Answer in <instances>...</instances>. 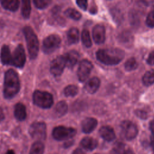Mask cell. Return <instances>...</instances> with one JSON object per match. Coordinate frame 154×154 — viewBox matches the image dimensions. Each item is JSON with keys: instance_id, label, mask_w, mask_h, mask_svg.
I'll use <instances>...</instances> for the list:
<instances>
[{"instance_id": "6da1fadb", "label": "cell", "mask_w": 154, "mask_h": 154, "mask_svg": "<svg viewBox=\"0 0 154 154\" xmlns=\"http://www.w3.org/2000/svg\"><path fill=\"white\" fill-rule=\"evenodd\" d=\"M97 60L100 63L108 66L120 63L125 57L124 51L118 48L100 49L96 54Z\"/></svg>"}, {"instance_id": "7a4b0ae2", "label": "cell", "mask_w": 154, "mask_h": 154, "mask_svg": "<svg viewBox=\"0 0 154 154\" xmlns=\"http://www.w3.org/2000/svg\"><path fill=\"white\" fill-rule=\"evenodd\" d=\"M20 90V81L16 71L8 70L4 75V96L6 99L13 97Z\"/></svg>"}, {"instance_id": "3957f363", "label": "cell", "mask_w": 154, "mask_h": 154, "mask_svg": "<svg viewBox=\"0 0 154 154\" xmlns=\"http://www.w3.org/2000/svg\"><path fill=\"white\" fill-rule=\"evenodd\" d=\"M23 31L25 37L29 57L31 59H35L38 55L39 49V43L37 37L30 26H25L23 29Z\"/></svg>"}, {"instance_id": "277c9868", "label": "cell", "mask_w": 154, "mask_h": 154, "mask_svg": "<svg viewBox=\"0 0 154 154\" xmlns=\"http://www.w3.org/2000/svg\"><path fill=\"white\" fill-rule=\"evenodd\" d=\"M32 99L35 105L42 108H49L54 103L52 95L45 91H35L32 95Z\"/></svg>"}, {"instance_id": "5b68a950", "label": "cell", "mask_w": 154, "mask_h": 154, "mask_svg": "<svg viewBox=\"0 0 154 154\" xmlns=\"http://www.w3.org/2000/svg\"><path fill=\"white\" fill-rule=\"evenodd\" d=\"M76 134V130L71 127L58 126L52 131V137L57 141L67 140L73 138Z\"/></svg>"}, {"instance_id": "8992f818", "label": "cell", "mask_w": 154, "mask_h": 154, "mask_svg": "<svg viewBox=\"0 0 154 154\" xmlns=\"http://www.w3.org/2000/svg\"><path fill=\"white\" fill-rule=\"evenodd\" d=\"M30 136L37 141H42L46 138V125L44 122H35L29 128Z\"/></svg>"}, {"instance_id": "52a82bcc", "label": "cell", "mask_w": 154, "mask_h": 154, "mask_svg": "<svg viewBox=\"0 0 154 154\" xmlns=\"http://www.w3.org/2000/svg\"><path fill=\"white\" fill-rule=\"evenodd\" d=\"M61 38L57 34H51L43 41L42 49L45 54H51L58 49L61 44Z\"/></svg>"}, {"instance_id": "ba28073f", "label": "cell", "mask_w": 154, "mask_h": 154, "mask_svg": "<svg viewBox=\"0 0 154 154\" xmlns=\"http://www.w3.org/2000/svg\"><path fill=\"white\" fill-rule=\"evenodd\" d=\"M122 136L126 140L134 139L138 132V128L135 124L129 120H125L120 125Z\"/></svg>"}, {"instance_id": "9c48e42d", "label": "cell", "mask_w": 154, "mask_h": 154, "mask_svg": "<svg viewBox=\"0 0 154 154\" xmlns=\"http://www.w3.org/2000/svg\"><path fill=\"white\" fill-rule=\"evenodd\" d=\"M26 61L25 50L22 45H19L11 55V65L17 67H22Z\"/></svg>"}, {"instance_id": "30bf717a", "label": "cell", "mask_w": 154, "mask_h": 154, "mask_svg": "<svg viewBox=\"0 0 154 154\" xmlns=\"http://www.w3.org/2000/svg\"><path fill=\"white\" fill-rule=\"evenodd\" d=\"M93 68V65L91 61L86 59L81 60L77 72L78 79L81 82H84L89 76Z\"/></svg>"}, {"instance_id": "8fae6325", "label": "cell", "mask_w": 154, "mask_h": 154, "mask_svg": "<svg viewBox=\"0 0 154 154\" xmlns=\"http://www.w3.org/2000/svg\"><path fill=\"white\" fill-rule=\"evenodd\" d=\"M65 66H66V63L64 55L58 56L54 59L51 63V73L55 76H60L62 74Z\"/></svg>"}, {"instance_id": "7c38bea8", "label": "cell", "mask_w": 154, "mask_h": 154, "mask_svg": "<svg viewBox=\"0 0 154 154\" xmlns=\"http://www.w3.org/2000/svg\"><path fill=\"white\" fill-rule=\"evenodd\" d=\"M93 38L96 44L103 43L106 38L105 28L103 25H96L92 30Z\"/></svg>"}, {"instance_id": "4fadbf2b", "label": "cell", "mask_w": 154, "mask_h": 154, "mask_svg": "<svg viewBox=\"0 0 154 154\" xmlns=\"http://www.w3.org/2000/svg\"><path fill=\"white\" fill-rule=\"evenodd\" d=\"M97 126V120L93 117H87L81 122V128L83 132L90 134L93 132Z\"/></svg>"}, {"instance_id": "5bb4252c", "label": "cell", "mask_w": 154, "mask_h": 154, "mask_svg": "<svg viewBox=\"0 0 154 154\" xmlns=\"http://www.w3.org/2000/svg\"><path fill=\"white\" fill-rule=\"evenodd\" d=\"M100 136L105 141L110 142L116 138V133L114 129L109 126H103L99 131Z\"/></svg>"}, {"instance_id": "9a60e30c", "label": "cell", "mask_w": 154, "mask_h": 154, "mask_svg": "<svg viewBox=\"0 0 154 154\" xmlns=\"http://www.w3.org/2000/svg\"><path fill=\"white\" fill-rule=\"evenodd\" d=\"M109 154H135L129 146L123 143H117L110 151Z\"/></svg>"}, {"instance_id": "2e32d148", "label": "cell", "mask_w": 154, "mask_h": 154, "mask_svg": "<svg viewBox=\"0 0 154 154\" xmlns=\"http://www.w3.org/2000/svg\"><path fill=\"white\" fill-rule=\"evenodd\" d=\"M100 84V79L97 77H93L87 81L85 84L84 88L88 93L93 94L99 89Z\"/></svg>"}, {"instance_id": "e0dca14e", "label": "cell", "mask_w": 154, "mask_h": 154, "mask_svg": "<svg viewBox=\"0 0 154 154\" xmlns=\"http://www.w3.org/2000/svg\"><path fill=\"white\" fill-rule=\"evenodd\" d=\"M64 57L65 58L66 66L69 68H72L78 61L79 54L77 51L72 50L64 54Z\"/></svg>"}, {"instance_id": "ac0fdd59", "label": "cell", "mask_w": 154, "mask_h": 154, "mask_svg": "<svg viewBox=\"0 0 154 154\" xmlns=\"http://www.w3.org/2000/svg\"><path fill=\"white\" fill-rule=\"evenodd\" d=\"M80 144L83 148L88 150H93L97 147L98 142L96 139L92 137H85L81 140Z\"/></svg>"}, {"instance_id": "d6986e66", "label": "cell", "mask_w": 154, "mask_h": 154, "mask_svg": "<svg viewBox=\"0 0 154 154\" xmlns=\"http://www.w3.org/2000/svg\"><path fill=\"white\" fill-rule=\"evenodd\" d=\"M14 115L19 121H23L26 119V111L25 106L22 103H17L14 106Z\"/></svg>"}, {"instance_id": "ffe728a7", "label": "cell", "mask_w": 154, "mask_h": 154, "mask_svg": "<svg viewBox=\"0 0 154 154\" xmlns=\"http://www.w3.org/2000/svg\"><path fill=\"white\" fill-rule=\"evenodd\" d=\"M1 60L3 64H11V54L9 47L7 45H3L1 49Z\"/></svg>"}, {"instance_id": "44dd1931", "label": "cell", "mask_w": 154, "mask_h": 154, "mask_svg": "<svg viewBox=\"0 0 154 154\" xmlns=\"http://www.w3.org/2000/svg\"><path fill=\"white\" fill-rule=\"evenodd\" d=\"M79 31L76 28L73 27L69 29L67 33L68 43L70 45L76 44L79 42Z\"/></svg>"}, {"instance_id": "7402d4cb", "label": "cell", "mask_w": 154, "mask_h": 154, "mask_svg": "<svg viewBox=\"0 0 154 154\" xmlns=\"http://www.w3.org/2000/svg\"><path fill=\"white\" fill-rule=\"evenodd\" d=\"M1 5L5 9L14 11H16L19 7V1L18 0H3L1 1Z\"/></svg>"}, {"instance_id": "603a6c76", "label": "cell", "mask_w": 154, "mask_h": 154, "mask_svg": "<svg viewBox=\"0 0 154 154\" xmlns=\"http://www.w3.org/2000/svg\"><path fill=\"white\" fill-rule=\"evenodd\" d=\"M45 151V146L42 141H36L34 142L29 150V154H43Z\"/></svg>"}, {"instance_id": "cb8c5ba5", "label": "cell", "mask_w": 154, "mask_h": 154, "mask_svg": "<svg viewBox=\"0 0 154 154\" xmlns=\"http://www.w3.org/2000/svg\"><path fill=\"white\" fill-rule=\"evenodd\" d=\"M142 81L146 86H149L154 84V69L147 71L142 78Z\"/></svg>"}, {"instance_id": "d4e9b609", "label": "cell", "mask_w": 154, "mask_h": 154, "mask_svg": "<svg viewBox=\"0 0 154 154\" xmlns=\"http://www.w3.org/2000/svg\"><path fill=\"white\" fill-rule=\"evenodd\" d=\"M55 110L56 114L58 116H63L67 113L68 110V105L65 101L64 100L60 101L57 103Z\"/></svg>"}, {"instance_id": "484cf974", "label": "cell", "mask_w": 154, "mask_h": 154, "mask_svg": "<svg viewBox=\"0 0 154 154\" xmlns=\"http://www.w3.org/2000/svg\"><path fill=\"white\" fill-rule=\"evenodd\" d=\"M31 3L29 1L24 0L22 1L21 11L23 17L25 19H28L29 17L30 13H31Z\"/></svg>"}, {"instance_id": "4316f807", "label": "cell", "mask_w": 154, "mask_h": 154, "mask_svg": "<svg viewBox=\"0 0 154 154\" xmlns=\"http://www.w3.org/2000/svg\"><path fill=\"white\" fill-rule=\"evenodd\" d=\"M81 40L83 45L86 48H90L91 46L92 42H91L90 32L86 29H84L81 32Z\"/></svg>"}, {"instance_id": "83f0119b", "label": "cell", "mask_w": 154, "mask_h": 154, "mask_svg": "<svg viewBox=\"0 0 154 154\" xmlns=\"http://www.w3.org/2000/svg\"><path fill=\"white\" fill-rule=\"evenodd\" d=\"M64 14L68 17H69L70 19H72L73 20H79L82 17L81 14L80 12H79L76 9H74V8H67L65 11Z\"/></svg>"}, {"instance_id": "f1b7e54d", "label": "cell", "mask_w": 154, "mask_h": 154, "mask_svg": "<svg viewBox=\"0 0 154 154\" xmlns=\"http://www.w3.org/2000/svg\"><path fill=\"white\" fill-rule=\"evenodd\" d=\"M78 93V87L75 85H69L64 90L66 97H74Z\"/></svg>"}, {"instance_id": "f546056e", "label": "cell", "mask_w": 154, "mask_h": 154, "mask_svg": "<svg viewBox=\"0 0 154 154\" xmlns=\"http://www.w3.org/2000/svg\"><path fill=\"white\" fill-rule=\"evenodd\" d=\"M138 67V63L134 57H131L125 63V68L126 70L130 72L135 70Z\"/></svg>"}, {"instance_id": "4dcf8cb0", "label": "cell", "mask_w": 154, "mask_h": 154, "mask_svg": "<svg viewBox=\"0 0 154 154\" xmlns=\"http://www.w3.org/2000/svg\"><path fill=\"white\" fill-rule=\"evenodd\" d=\"M146 23L149 27L154 28V5L147 14Z\"/></svg>"}, {"instance_id": "1f68e13d", "label": "cell", "mask_w": 154, "mask_h": 154, "mask_svg": "<svg viewBox=\"0 0 154 154\" xmlns=\"http://www.w3.org/2000/svg\"><path fill=\"white\" fill-rule=\"evenodd\" d=\"M51 2L49 0H35L33 1L35 6L39 9H43L47 7L49 4Z\"/></svg>"}, {"instance_id": "d6a6232c", "label": "cell", "mask_w": 154, "mask_h": 154, "mask_svg": "<svg viewBox=\"0 0 154 154\" xmlns=\"http://www.w3.org/2000/svg\"><path fill=\"white\" fill-rule=\"evenodd\" d=\"M149 128L151 131V137H150V144L152 150L154 152V119H153L149 124Z\"/></svg>"}, {"instance_id": "836d02e7", "label": "cell", "mask_w": 154, "mask_h": 154, "mask_svg": "<svg viewBox=\"0 0 154 154\" xmlns=\"http://www.w3.org/2000/svg\"><path fill=\"white\" fill-rule=\"evenodd\" d=\"M76 3L77 4L78 6L81 8L82 10L85 11L87 8L88 6V2L87 1H76Z\"/></svg>"}, {"instance_id": "e575fe53", "label": "cell", "mask_w": 154, "mask_h": 154, "mask_svg": "<svg viewBox=\"0 0 154 154\" xmlns=\"http://www.w3.org/2000/svg\"><path fill=\"white\" fill-rule=\"evenodd\" d=\"M147 63L149 65H154V50H153L149 55L147 59Z\"/></svg>"}, {"instance_id": "d590c367", "label": "cell", "mask_w": 154, "mask_h": 154, "mask_svg": "<svg viewBox=\"0 0 154 154\" xmlns=\"http://www.w3.org/2000/svg\"><path fill=\"white\" fill-rule=\"evenodd\" d=\"M137 116L139 117L141 119H145L147 118V114L144 111H141V110H137L135 111Z\"/></svg>"}, {"instance_id": "8d00e7d4", "label": "cell", "mask_w": 154, "mask_h": 154, "mask_svg": "<svg viewBox=\"0 0 154 154\" xmlns=\"http://www.w3.org/2000/svg\"><path fill=\"white\" fill-rule=\"evenodd\" d=\"M72 154H86V153L82 149L79 148H77L73 151Z\"/></svg>"}, {"instance_id": "74e56055", "label": "cell", "mask_w": 154, "mask_h": 154, "mask_svg": "<svg viewBox=\"0 0 154 154\" xmlns=\"http://www.w3.org/2000/svg\"><path fill=\"white\" fill-rule=\"evenodd\" d=\"M73 144V141H68L64 144V147H69Z\"/></svg>"}, {"instance_id": "f35d334b", "label": "cell", "mask_w": 154, "mask_h": 154, "mask_svg": "<svg viewBox=\"0 0 154 154\" xmlns=\"http://www.w3.org/2000/svg\"><path fill=\"white\" fill-rule=\"evenodd\" d=\"M4 119V115L3 113V111L2 110V109L0 108V122L3 120V119Z\"/></svg>"}, {"instance_id": "ab89813d", "label": "cell", "mask_w": 154, "mask_h": 154, "mask_svg": "<svg viewBox=\"0 0 154 154\" xmlns=\"http://www.w3.org/2000/svg\"><path fill=\"white\" fill-rule=\"evenodd\" d=\"M5 154H15V153L13 150H8Z\"/></svg>"}, {"instance_id": "60d3db41", "label": "cell", "mask_w": 154, "mask_h": 154, "mask_svg": "<svg viewBox=\"0 0 154 154\" xmlns=\"http://www.w3.org/2000/svg\"><path fill=\"white\" fill-rule=\"evenodd\" d=\"M52 154H57V153H52Z\"/></svg>"}, {"instance_id": "b9f144b4", "label": "cell", "mask_w": 154, "mask_h": 154, "mask_svg": "<svg viewBox=\"0 0 154 154\" xmlns=\"http://www.w3.org/2000/svg\"><path fill=\"white\" fill-rule=\"evenodd\" d=\"M95 154H98V153H95Z\"/></svg>"}]
</instances>
